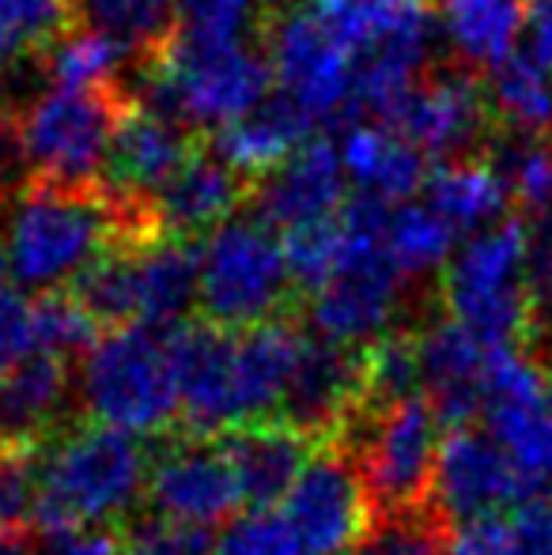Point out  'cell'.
Returning a JSON list of instances; mask_svg holds the SVG:
<instances>
[{
    "label": "cell",
    "mask_w": 552,
    "mask_h": 555,
    "mask_svg": "<svg viewBox=\"0 0 552 555\" xmlns=\"http://www.w3.org/2000/svg\"><path fill=\"white\" fill-rule=\"evenodd\" d=\"M442 30L470 65L500 68L523 42V0H439Z\"/></svg>",
    "instance_id": "29"
},
{
    "label": "cell",
    "mask_w": 552,
    "mask_h": 555,
    "mask_svg": "<svg viewBox=\"0 0 552 555\" xmlns=\"http://www.w3.org/2000/svg\"><path fill=\"white\" fill-rule=\"evenodd\" d=\"M38 356L35 348V302L15 284H0V374L15 371Z\"/></svg>",
    "instance_id": "41"
},
{
    "label": "cell",
    "mask_w": 552,
    "mask_h": 555,
    "mask_svg": "<svg viewBox=\"0 0 552 555\" xmlns=\"http://www.w3.org/2000/svg\"><path fill=\"white\" fill-rule=\"evenodd\" d=\"M273 68L243 38H201L178 30L159 61L137 68L126 99L182 129H228L269 99Z\"/></svg>",
    "instance_id": "2"
},
{
    "label": "cell",
    "mask_w": 552,
    "mask_h": 555,
    "mask_svg": "<svg viewBox=\"0 0 552 555\" xmlns=\"http://www.w3.org/2000/svg\"><path fill=\"white\" fill-rule=\"evenodd\" d=\"M485 344L458 322L420 325L416 330V363H420V393L439 416L442 431L473 427L480 416V382L488 363Z\"/></svg>",
    "instance_id": "19"
},
{
    "label": "cell",
    "mask_w": 552,
    "mask_h": 555,
    "mask_svg": "<svg viewBox=\"0 0 552 555\" xmlns=\"http://www.w3.org/2000/svg\"><path fill=\"white\" fill-rule=\"evenodd\" d=\"M269 68L280 95L314 125H348L356 103V57L314 20L307 4L287 8L269 27Z\"/></svg>",
    "instance_id": "12"
},
{
    "label": "cell",
    "mask_w": 552,
    "mask_h": 555,
    "mask_svg": "<svg viewBox=\"0 0 552 555\" xmlns=\"http://www.w3.org/2000/svg\"><path fill=\"white\" fill-rule=\"evenodd\" d=\"M447 529L435 521V514H416V518H390L378 521L375 533L360 555H447Z\"/></svg>",
    "instance_id": "39"
},
{
    "label": "cell",
    "mask_w": 552,
    "mask_h": 555,
    "mask_svg": "<svg viewBox=\"0 0 552 555\" xmlns=\"http://www.w3.org/2000/svg\"><path fill=\"white\" fill-rule=\"evenodd\" d=\"M480 420L518 468L530 499L552 495V386L526 348L488 351Z\"/></svg>",
    "instance_id": "11"
},
{
    "label": "cell",
    "mask_w": 552,
    "mask_h": 555,
    "mask_svg": "<svg viewBox=\"0 0 552 555\" xmlns=\"http://www.w3.org/2000/svg\"><path fill=\"white\" fill-rule=\"evenodd\" d=\"M30 182H35V170H30L27 159L20 117L0 114V208L12 197H20Z\"/></svg>",
    "instance_id": "44"
},
{
    "label": "cell",
    "mask_w": 552,
    "mask_h": 555,
    "mask_svg": "<svg viewBox=\"0 0 552 555\" xmlns=\"http://www.w3.org/2000/svg\"><path fill=\"white\" fill-rule=\"evenodd\" d=\"M38 473L42 453L0 446V529L23 533L38 514Z\"/></svg>",
    "instance_id": "37"
},
{
    "label": "cell",
    "mask_w": 552,
    "mask_h": 555,
    "mask_svg": "<svg viewBox=\"0 0 552 555\" xmlns=\"http://www.w3.org/2000/svg\"><path fill=\"white\" fill-rule=\"evenodd\" d=\"M0 555H35V548L23 541V533H8V529H0Z\"/></svg>",
    "instance_id": "48"
},
{
    "label": "cell",
    "mask_w": 552,
    "mask_h": 555,
    "mask_svg": "<svg viewBox=\"0 0 552 555\" xmlns=\"http://www.w3.org/2000/svg\"><path fill=\"white\" fill-rule=\"evenodd\" d=\"M42 57H46L50 88H68V91L121 88L118 68L126 65V53L114 42H106V38L91 35V30H68Z\"/></svg>",
    "instance_id": "32"
},
{
    "label": "cell",
    "mask_w": 552,
    "mask_h": 555,
    "mask_svg": "<svg viewBox=\"0 0 552 555\" xmlns=\"http://www.w3.org/2000/svg\"><path fill=\"white\" fill-rule=\"evenodd\" d=\"M345 212V208H341ZM348 234L341 216L314 227H303V231L284 234V254H287V272H292L295 295H318L333 276H337L341 261H345Z\"/></svg>",
    "instance_id": "34"
},
{
    "label": "cell",
    "mask_w": 552,
    "mask_h": 555,
    "mask_svg": "<svg viewBox=\"0 0 552 555\" xmlns=\"http://www.w3.org/2000/svg\"><path fill=\"white\" fill-rule=\"evenodd\" d=\"M496 170L508 182V193L518 201V208L545 220V212L552 208V147L545 140L503 147V167Z\"/></svg>",
    "instance_id": "36"
},
{
    "label": "cell",
    "mask_w": 552,
    "mask_h": 555,
    "mask_svg": "<svg viewBox=\"0 0 552 555\" xmlns=\"http://www.w3.org/2000/svg\"><path fill=\"white\" fill-rule=\"evenodd\" d=\"M458 234L427 205H401L386 220V257L401 276H427L450 261Z\"/></svg>",
    "instance_id": "31"
},
{
    "label": "cell",
    "mask_w": 552,
    "mask_h": 555,
    "mask_svg": "<svg viewBox=\"0 0 552 555\" xmlns=\"http://www.w3.org/2000/svg\"><path fill=\"white\" fill-rule=\"evenodd\" d=\"M488 95H492L496 114L523 137L538 140L541 132L552 129V73L534 65L523 50L500 68H492Z\"/></svg>",
    "instance_id": "30"
},
{
    "label": "cell",
    "mask_w": 552,
    "mask_h": 555,
    "mask_svg": "<svg viewBox=\"0 0 552 555\" xmlns=\"http://www.w3.org/2000/svg\"><path fill=\"white\" fill-rule=\"evenodd\" d=\"M318 125L310 121L292 99L269 95L254 114L228 129L213 132V155L231 167L239 178H266L277 167H284L303 144L314 140Z\"/></svg>",
    "instance_id": "24"
},
{
    "label": "cell",
    "mask_w": 552,
    "mask_h": 555,
    "mask_svg": "<svg viewBox=\"0 0 552 555\" xmlns=\"http://www.w3.org/2000/svg\"><path fill=\"white\" fill-rule=\"evenodd\" d=\"M518 555H552V495H534L511 511Z\"/></svg>",
    "instance_id": "45"
},
{
    "label": "cell",
    "mask_w": 552,
    "mask_h": 555,
    "mask_svg": "<svg viewBox=\"0 0 552 555\" xmlns=\"http://www.w3.org/2000/svg\"><path fill=\"white\" fill-rule=\"evenodd\" d=\"M73 27L68 0H0V65L27 53H46Z\"/></svg>",
    "instance_id": "33"
},
{
    "label": "cell",
    "mask_w": 552,
    "mask_h": 555,
    "mask_svg": "<svg viewBox=\"0 0 552 555\" xmlns=\"http://www.w3.org/2000/svg\"><path fill=\"white\" fill-rule=\"evenodd\" d=\"M147 205H121L103 185L30 182L0 208V254L20 292L50 295L121 242L155 238Z\"/></svg>",
    "instance_id": "1"
},
{
    "label": "cell",
    "mask_w": 552,
    "mask_h": 555,
    "mask_svg": "<svg viewBox=\"0 0 552 555\" xmlns=\"http://www.w3.org/2000/svg\"><path fill=\"white\" fill-rule=\"evenodd\" d=\"M133 284L140 330H178L197 302V246L170 234L137 242Z\"/></svg>",
    "instance_id": "25"
},
{
    "label": "cell",
    "mask_w": 552,
    "mask_h": 555,
    "mask_svg": "<svg viewBox=\"0 0 552 555\" xmlns=\"http://www.w3.org/2000/svg\"><path fill=\"white\" fill-rule=\"evenodd\" d=\"M246 197V178L223 167L213 152H193L190 163L152 197V220L159 234L185 238L213 234L216 227L235 220L239 201Z\"/></svg>",
    "instance_id": "21"
},
{
    "label": "cell",
    "mask_w": 552,
    "mask_h": 555,
    "mask_svg": "<svg viewBox=\"0 0 552 555\" xmlns=\"http://www.w3.org/2000/svg\"><path fill=\"white\" fill-rule=\"evenodd\" d=\"M284 521L303 555H360L375 533L378 514L368 480L356 453L341 439L314 446L307 468L284 499Z\"/></svg>",
    "instance_id": "10"
},
{
    "label": "cell",
    "mask_w": 552,
    "mask_h": 555,
    "mask_svg": "<svg viewBox=\"0 0 552 555\" xmlns=\"http://www.w3.org/2000/svg\"><path fill=\"white\" fill-rule=\"evenodd\" d=\"M163 340L178 389V431L193 439H220L243 424L235 386V333L201 318L163 333Z\"/></svg>",
    "instance_id": "13"
},
{
    "label": "cell",
    "mask_w": 552,
    "mask_h": 555,
    "mask_svg": "<svg viewBox=\"0 0 552 555\" xmlns=\"http://www.w3.org/2000/svg\"><path fill=\"white\" fill-rule=\"evenodd\" d=\"M523 53L552 73V0H526L523 15Z\"/></svg>",
    "instance_id": "47"
},
{
    "label": "cell",
    "mask_w": 552,
    "mask_h": 555,
    "mask_svg": "<svg viewBox=\"0 0 552 555\" xmlns=\"http://www.w3.org/2000/svg\"><path fill=\"white\" fill-rule=\"evenodd\" d=\"M185 35L243 38L254 20V0H175Z\"/></svg>",
    "instance_id": "42"
},
{
    "label": "cell",
    "mask_w": 552,
    "mask_h": 555,
    "mask_svg": "<svg viewBox=\"0 0 552 555\" xmlns=\"http://www.w3.org/2000/svg\"><path fill=\"white\" fill-rule=\"evenodd\" d=\"M216 442L235 473L243 506H251V511H273L277 503H284L299 473L307 468L310 453H314V442L295 427H287L284 420L231 427Z\"/></svg>",
    "instance_id": "20"
},
{
    "label": "cell",
    "mask_w": 552,
    "mask_h": 555,
    "mask_svg": "<svg viewBox=\"0 0 552 555\" xmlns=\"http://www.w3.org/2000/svg\"><path fill=\"white\" fill-rule=\"evenodd\" d=\"M341 163L356 193L383 205L409 201L427 182V159L386 125H348L341 140Z\"/></svg>",
    "instance_id": "26"
},
{
    "label": "cell",
    "mask_w": 552,
    "mask_h": 555,
    "mask_svg": "<svg viewBox=\"0 0 552 555\" xmlns=\"http://www.w3.org/2000/svg\"><path fill=\"white\" fill-rule=\"evenodd\" d=\"M303 344H307V330H299L292 318H277V322L235 333V386L243 424L280 416Z\"/></svg>",
    "instance_id": "23"
},
{
    "label": "cell",
    "mask_w": 552,
    "mask_h": 555,
    "mask_svg": "<svg viewBox=\"0 0 552 555\" xmlns=\"http://www.w3.org/2000/svg\"><path fill=\"white\" fill-rule=\"evenodd\" d=\"M337 439L360 461L378 521L432 511L442 424L427 397H406L386 409H360Z\"/></svg>",
    "instance_id": "6"
},
{
    "label": "cell",
    "mask_w": 552,
    "mask_h": 555,
    "mask_svg": "<svg viewBox=\"0 0 552 555\" xmlns=\"http://www.w3.org/2000/svg\"><path fill=\"white\" fill-rule=\"evenodd\" d=\"M197 302L205 322L243 333L287 318L295 284L284 242L261 220H228L197 246Z\"/></svg>",
    "instance_id": "7"
},
{
    "label": "cell",
    "mask_w": 552,
    "mask_h": 555,
    "mask_svg": "<svg viewBox=\"0 0 552 555\" xmlns=\"http://www.w3.org/2000/svg\"><path fill=\"white\" fill-rule=\"evenodd\" d=\"M121 88L68 91L46 88L38 103L20 117L23 144L38 182L99 185L111 159L114 132L129 111Z\"/></svg>",
    "instance_id": "9"
},
{
    "label": "cell",
    "mask_w": 552,
    "mask_h": 555,
    "mask_svg": "<svg viewBox=\"0 0 552 555\" xmlns=\"http://www.w3.org/2000/svg\"><path fill=\"white\" fill-rule=\"evenodd\" d=\"M378 125L409 140L424 159H447L480 140L488 125V95L473 76L442 73L401 95Z\"/></svg>",
    "instance_id": "16"
},
{
    "label": "cell",
    "mask_w": 552,
    "mask_h": 555,
    "mask_svg": "<svg viewBox=\"0 0 552 555\" xmlns=\"http://www.w3.org/2000/svg\"><path fill=\"white\" fill-rule=\"evenodd\" d=\"M254 212L269 231H303V227L325 223L341 216L348 205V178L341 152L330 140L314 137L303 144L284 167L266 175L251 190Z\"/></svg>",
    "instance_id": "17"
},
{
    "label": "cell",
    "mask_w": 552,
    "mask_h": 555,
    "mask_svg": "<svg viewBox=\"0 0 552 555\" xmlns=\"http://www.w3.org/2000/svg\"><path fill=\"white\" fill-rule=\"evenodd\" d=\"M80 401L91 424L140 439L178 424V389L167 363V340L155 330H111L80 366Z\"/></svg>",
    "instance_id": "8"
},
{
    "label": "cell",
    "mask_w": 552,
    "mask_h": 555,
    "mask_svg": "<svg viewBox=\"0 0 552 555\" xmlns=\"http://www.w3.org/2000/svg\"><path fill=\"white\" fill-rule=\"evenodd\" d=\"M73 397V371L65 359L30 356L0 374V446L38 450L57 439V424Z\"/></svg>",
    "instance_id": "22"
},
{
    "label": "cell",
    "mask_w": 552,
    "mask_h": 555,
    "mask_svg": "<svg viewBox=\"0 0 552 555\" xmlns=\"http://www.w3.org/2000/svg\"><path fill=\"white\" fill-rule=\"evenodd\" d=\"M197 147L190 144V129L129 106L114 132L111 159L103 170V193L121 205H152V197L190 163Z\"/></svg>",
    "instance_id": "18"
},
{
    "label": "cell",
    "mask_w": 552,
    "mask_h": 555,
    "mask_svg": "<svg viewBox=\"0 0 552 555\" xmlns=\"http://www.w3.org/2000/svg\"><path fill=\"white\" fill-rule=\"evenodd\" d=\"M99 336H103V330L91 322L88 310L68 292H50V295H42V299H35L38 356H53L68 363V359H76V356H88Z\"/></svg>",
    "instance_id": "35"
},
{
    "label": "cell",
    "mask_w": 552,
    "mask_h": 555,
    "mask_svg": "<svg viewBox=\"0 0 552 555\" xmlns=\"http://www.w3.org/2000/svg\"><path fill=\"white\" fill-rule=\"evenodd\" d=\"M530 499L518 468L503 453V446L480 427L442 431L439 465L432 483V514L442 529L458 521L488 518L503 506H518Z\"/></svg>",
    "instance_id": "15"
},
{
    "label": "cell",
    "mask_w": 552,
    "mask_h": 555,
    "mask_svg": "<svg viewBox=\"0 0 552 555\" xmlns=\"http://www.w3.org/2000/svg\"><path fill=\"white\" fill-rule=\"evenodd\" d=\"M68 4L76 27L114 42L126 61L140 65L159 61L182 30L175 0H68Z\"/></svg>",
    "instance_id": "28"
},
{
    "label": "cell",
    "mask_w": 552,
    "mask_h": 555,
    "mask_svg": "<svg viewBox=\"0 0 552 555\" xmlns=\"http://www.w3.org/2000/svg\"><path fill=\"white\" fill-rule=\"evenodd\" d=\"M152 457L140 439L103 424L68 427L42 453L35 526L50 533L65 529H114L147 495Z\"/></svg>",
    "instance_id": "3"
},
{
    "label": "cell",
    "mask_w": 552,
    "mask_h": 555,
    "mask_svg": "<svg viewBox=\"0 0 552 555\" xmlns=\"http://www.w3.org/2000/svg\"><path fill=\"white\" fill-rule=\"evenodd\" d=\"M147 503L155 518L190 529H213L235 521L243 506L235 473L216 439H193L178 431L147 468Z\"/></svg>",
    "instance_id": "14"
},
{
    "label": "cell",
    "mask_w": 552,
    "mask_h": 555,
    "mask_svg": "<svg viewBox=\"0 0 552 555\" xmlns=\"http://www.w3.org/2000/svg\"><path fill=\"white\" fill-rule=\"evenodd\" d=\"M508 182L500 170L488 167L480 159H458L442 163L432 170L424 182V205L439 216L458 238H473V234L488 231V227L508 220Z\"/></svg>",
    "instance_id": "27"
},
{
    "label": "cell",
    "mask_w": 552,
    "mask_h": 555,
    "mask_svg": "<svg viewBox=\"0 0 552 555\" xmlns=\"http://www.w3.org/2000/svg\"><path fill=\"white\" fill-rule=\"evenodd\" d=\"M530 227L523 216L465 238L442 272L447 318L470 330L485 348H523L534 318L526 299V261H530Z\"/></svg>",
    "instance_id": "5"
},
{
    "label": "cell",
    "mask_w": 552,
    "mask_h": 555,
    "mask_svg": "<svg viewBox=\"0 0 552 555\" xmlns=\"http://www.w3.org/2000/svg\"><path fill=\"white\" fill-rule=\"evenodd\" d=\"M216 555H303L292 526L277 511H246L228 521L216 541Z\"/></svg>",
    "instance_id": "38"
},
{
    "label": "cell",
    "mask_w": 552,
    "mask_h": 555,
    "mask_svg": "<svg viewBox=\"0 0 552 555\" xmlns=\"http://www.w3.org/2000/svg\"><path fill=\"white\" fill-rule=\"evenodd\" d=\"M314 20L356 57V103L390 114L432 50V0H307Z\"/></svg>",
    "instance_id": "4"
},
{
    "label": "cell",
    "mask_w": 552,
    "mask_h": 555,
    "mask_svg": "<svg viewBox=\"0 0 552 555\" xmlns=\"http://www.w3.org/2000/svg\"><path fill=\"white\" fill-rule=\"evenodd\" d=\"M442 541H447V555H518L515 526L500 514L458 521V526L447 529Z\"/></svg>",
    "instance_id": "43"
},
{
    "label": "cell",
    "mask_w": 552,
    "mask_h": 555,
    "mask_svg": "<svg viewBox=\"0 0 552 555\" xmlns=\"http://www.w3.org/2000/svg\"><path fill=\"white\" fill-rule=\"evenodd\" d=\"M126 555H216V541L208 529L175 526L163 518H144L121 537Z\"/></svg>",
    "instance_id": "40"
},
{
    "label": "cell",
    "mask_w": 552,
    "mask_h": 555,
    "mask_svg": "<svg viewBox=\"0 0 552 555\" xmlns=\"http://www.w3.org/2000/svg\"><path fill=\"white\" fill-rule=\"evenodd\" d=\"M35 555H126V544L114 529H65L46 537Z\"/></svg>",
    "instance_id": "46"
}]
</instances>
